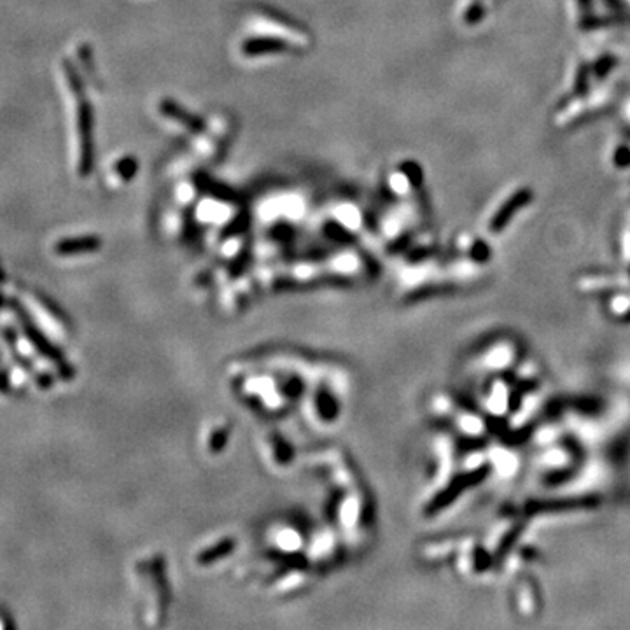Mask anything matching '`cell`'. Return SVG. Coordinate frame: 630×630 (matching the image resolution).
I'll return each mask as SVG.
<instances>
[{"label": "cell", "instance_id": "obj_1", "mask_svg": "<svg viewBox=\"0 0 630 630\" xmlns=\"http://www.w3.org/2000/svg\"><path fill=\"white\" fill-rule=\"evenodd\" d=\"M67 77L72 81V89L77 95V135L79 142H81V149H79V173L81 175H88L89 170H92L93 163V147H92V109H89L88 102L85 100L86 97H82L81 92V82H79L77 75H75L72 67H67L65 69Z\"/></svg>", "mask_w": 630, "mask_h": 630}, {"label": "cell", "instance_id": "obj_2", "mask_svg": "<svg viewBox=\"0 0 630 630\" xmlns=\"http://www.w3.org/2000/svg\"><path fill=\"white\" fill-rule=\"evenodd\" d=\"M160 111L165 118H170L172 121L183 124L186 130L193 131V134H202V131L205 130V124H203L202 119L196 118V116H193V114H190V112H188L186 109L180 107L177 102L168 100L167 98V100H163L160 104Z\"/></svg>", "mask_w": 630, "mask_h": 630}, {"label": "cell", "instance_id": "obj_3", "mask_svg": "<svg viewBox=\"0 0 630 630\" xmlns=\"http://www.w3.org/2000/svg\"><path fill=\"white\" fill-rule=\"evenodd\" d=\"M291 46L286 43L284 39H277V37H259V39L245 40L242 46V53L247 56H258L263 53H282L289 51Z\"/></svg>", "mask_w": 630, "mask_h": 630}, {"label": "cell", "instance_id": "obj_4", "mask_svg": "<svg viewBox=\"0 0 630 630\" xmlns=\"http://www.w3.org/2000/svg\"><path fill=\"white\" fill-rule=\"evenodd\" d=\"M100 245V240H97L95 237H85V239L77 240H65V242L58 244L60 254H75V252L81 251H93Z\"/></svg>", "mask_w": 630, "mask_h": 630}, {"label": "cell", "instance_id": "obj_5", "mask_svg": "<svg viewBox=\"0 0 630 630\" xmlns=\"http://www.w3.org/2000/svg\"><path fill=\"white\" fill-rule=\"evenodd\" d=\"M116 172L121 177L123 180H130L131 177L137 173V161L134 158H123L118 165H116Z\"/></svg>", "mask_w": 630, "mask_h": 630}]
</instances>
